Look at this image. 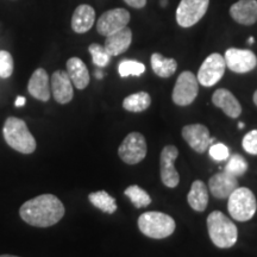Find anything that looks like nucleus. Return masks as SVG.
Instances as JSON below:
<instances>
[{
	"instance_id": "1",
	"label": "nucleus",
	"mask_w": 257,
	"mask_h": 257,
	"mask_svg": "<svg viewBox=\"0 0 257 257\" xmlns=\"http://www.w3.org/2000/svg\"><path fill=\"white\" fill-rule=\"evenodd\" d=\"M62 201L54 194H42L22 205L19 216L35 227H49L59 223L64 216Z\"/></svg>"
},
{
	"instance_id": "2",
	"label": "nucleus",
	"mask_w": 257,
	"mask_h": 257,
	"mask_svg": "<svg viewBox=\"0 0 257 257\" xmlns=\"http://www.w3.org/2000/svg\"><path fill=\"white\" fill-rule=\"evenodd\" d=\"M3 135L8 146L16 152L29 155L36 150V140L29 131L25 121L17 117H9L5 120Z\"/></svg>"
},
{
	"instance_id": "3",
	"label": "nucleus",
	"mask_w": 257,
	"mask_h": 257,
	"mask_svg": "<svg viewBox=\"0 0 257 257\" xmlns=\"http://www.w3.org/2000/svg\"><path fill=\"white\" fill-rule=\"evenodd\" d=\"M207 230L212 243L220 249L231 248L238 238L237 226L220 211H213L207 217Z\"/></svg>"
},
{
	"instance_id": "4",
	"label": "nucleus",
	"mask_w": 257,
	"mask_h": 257,
	"mask_svg": "<svg viewBox=\"0 0 257 257\" xmlns=\"http://www.w3.org/2000/svg\"><path fill=\"white\" fill-rule=\"evenodd\" d=\"M141 232L154 239H163L174 233L175 220L162 212L150 211L141 214L138 218Z\"/></svg>"
},
{
	"instance_id": "5",
	"label": "nucleus",
	"mask_w": 257,
	"mask_h": 257,
	"mask_svg": "<svg viewBox=\"0 0 257 257\" xmlns=\"http://www.w3.org/2000/svg\"><path fill=\"white\" fill-rule=\"evenodd\" d=\"M227 199V210L234 220L244 223L255 216L257 200L255 194L249 188L237 187Z\"/></svg>"
},
{
	"instance_id": "6",
	"label": "nucleus",
	"mask_w": 257,
	"mask_h": 257,
	"mask_svg": "<svg viewBox=\"0 0 257 257\" xmlns=\"http://www.w3.org/2000/svg\"><path fill=\"white\" fill-rule=\"evenodd\" d=\"M147 141L142 134H128L118 149V155L126 165H137L147 156Z\"/></svg>"
},
{
	"instance_id": "7",
	"label": "nucleus",
	"mask_w": 257,
	"mask_h": 257,
	"mask_svg": "<svg viewBox=\"0 0 257 257\" xmlns=\"http://www.w3.org/2000/svg\"><path fill=\"white\" fill-rule=\"evenodd\" d=\"M199 93V82L197 76L189 70L179 75L173 89L172 99L178 106H188L195 100Z\"/></svg>"
},
{
	"instance_id": "8",
	"label": "nucleus",
	"mask_w": 257,
	"mask_h": 257,
	"mask_svg": "<svg viewBox=\"0 0 257 257\" xmlns=\"http://www.w3.org/2000/svg\"><path fill=\"white\" fill-rule=\"evenodd\" d=\"M210 0H181L176 10V22L181 28H191L207 12Z\"/></svg>"
},
{
	"instance_id": "9",
	"label": "nucleus",
	"mask_w": 257,
	"mask_h": 257,
	"mask_svg": "<svg viewBox=\"0 0 257 257\" xmlns=\"http://www.w3.org/2000/svg\"><path fill=\"white\" fill-rule=\"evenodd\" d=\"M225 69H226V63L224 56L217 53L211 54L200 66L197 75L198 82L204 87H212L223 78Z\"/></svg>"
},
{
	"instance_id": "10",
	"label": "nucleus",
	"mask_w": 257,
	"mask_h": 257,
	"mask_svg": "<svg viewBox=\"0 0 257 257\" xmlns=\"http://www.w3.org/2000/svg\"><path fill=\"white\" fill-rule=\"evenodd\" d=\"M130 22V14L125 9H112L100 16L96 23V30L102 36L107 37L114 32L127 27Z\"/></svg>"
},
{
	"instance_id": "11",
	"label": "nucleus",
	"mask_w": 257,
	"mask_h": 257,
	"mask_svg": "<svg viewBox=\"0 0 257 257\" xmlns=\"http://www.w3.org/2000/svg\"><path fill=\"white\" fill-rule=\"evenodd\" d=\"M181 134L188 146L198 154L206 153L210 146L216 142L214 138H211L210 130L202 124L186 125Z\"/></svg>"
},
{
	"instance_id": "12",
	"label": "nucleus",
	"mask_w": 257,
	"mask_h": 257,
	"mask_svg": "<svg viewBox=\"0 0 257 257\" xmlns=\"http://www.w3.org/2000/svg\"><path fill=\"white\" fill-rule=\"evenodd\" d=\"M179 156L178 148L174 146H167L162 149L160 157L161 180L165 186L169 188H175L180 182V175L175 169V160Z\"/></svg>"
},
{
	"instance_id": "13",
	"label": "nucleus",
	"mask_w": 257,
	"mask_h": 257,
	"mask_svg": "<svg viewBox=\"0 0 257 257\" xmlns=\"http://www.w3.org/2000/svg\"><path fill=\"white\" fill-rule=\"evenodd\" d=\"M226 68L233 73H249L257 66V57L251 50L230 48L225 51L224 56Z\"/></svg>"
},
{
	"instance_id": "14",
	"label": "nucleus",
	"mask_w": 257,
	"mask_h": 257,
	"mask_svg": "<svg viewBox=\"0 0 257 257\" xmlns=\"http://www.w3.org/2000/svg\"><path fill=\"white\" fill-rule=\"evenodd\" d=\"M237 187H238V180L225 170L214 174L208 181V188L212 195L217 199H227Z\"/></svg>"
},
{
	"instance_id": "15",
	"label": "nucleus",
	"mask_w": 257,
	"mask_h": 257,
	"mask_svg": "<svg viewBox=\"0 0 257 257\" xmlns=\"http://www.w3.org/2000/svg\"><path fill=\"white\" fill-rule=\"evenodd\" d=\"M51 92L54 99L59 104H68L72 101L74 91L73 83L70 81L68 74L64 70H56L51 75Z\"/></svg>"
},
{
	"instance_id": "16",
	"label": "nucleus",
	"mask_w": 257,
	"mask_h": 257,
	"mask_svg": "<svg viewBox=\"0 0 257 257\" xmlns=\"http://www.w3.org/2000/svg\"><path fill=\"white\" fill-rule=\"evenodd\" d=\"M230 16L242 25L255 24L257 22V0H238L230 8Z\"/></svg>"
},
{
	"instance_id": "17",
	"label": "nucleus",
	"mask_w": 257,
	"mask_h": 257,
	"mask_svg": "<svg viewBox=\"0 0 257 257\" xmlns=\"http://www.w3.org/2000/svg\"><path fill=\"white\" fill-rule=\"evenodd\" d=\"M212 102L230 118H237L242 113V106L239 101L232 93L225 88H219L213 93Z\"/></svg>"
},
{
	"instance_id": "18",
	"label": "nucleus",
	"mask_w": 257,
	"mask_h": 257,
	"mask_svg": "<svg viewBox=\"0 0 257 257\" xmlns=\"http://www.w3.org/2000/svg\"><path fill=\"white\" fill-rule=\"evenodd\" d=\"M28 91L35 99L41 101H48L50 99L49 76L46 69L38 68L32 73L28 83Z\"/></svg>"
},
{
	"instance_id": "19",
	"label": "nucleus",
	"mask_w": 257,
	"mask_h": 257,
	"mask_svg": "<svg viewBox=\"0 0 257 257\" xmlns=\"http://www.w3.org/2000/svg\"><path fill=\"white\" fill-rule=\"evenodd\" d=\"M131 42H133V31L125 27L121 30L106 37L104 48L111 57L118 56L128 49Z\"/></svg>"
},
{
	"instance_id": "20",
	"label": "nucleus",
	"mask_w": 257,
	"mask_h": 257,
	"mask_svg": "<svg viewBox=\"0 0 257 257\" xmlns=\"http://www.w3.org/2000/svg\"><path fill=\"white\" fill-rule=\"evenodd\" d=\"M67 74L73 86L78 89H85L89 83V73L85 62L79 57H70L67 61Z\"/></svg>"
},
{
	"instance_id": "21",
	"label": "nucleus",
	"mask_w": 257,
	"mask_h": 257,
	"mask_svg": "<svg viewBox=\"0 0 257 257\" xmlns=\"http://www.w3.org/2000/svg\"><path fill=\"white\" fill-rule=\"evenodd\" d=\"M95 22V11L89 5H80L74 11L72 17V29L76 34L89 31Z\"/></svg>"
},
{
	"instance_id": "22",
	"label": "nucleus",
	"mask_w": 257,
	"mask_h": 257,
	"mask_svg": "<svg viewBox=\"0 0 257 257\" xmlns=\"http://www.w3.org/2000/svg\"><path fill=\"white\" fill-rule=\"evenodd\" d=\"M208 191L206 185L200 180L194 181L191 186V191L187 195V201L193 210L204 212L208 205Z\"/></svg>"
},
{
	"instance_id": "23",
	"label": "nucleus",
	"mask_w": 257,
	"mask_h": 257,
	"mask_svg": "<svg viewBox=\"0 0 257 257\" xmlns=\"http://www.w3.org/2000/svg\"><path fill=\"white\" fill-rule=\"evenodd\" d=\"M150 62H152L154 73L160 78H170L178 68V63L174 59H168L159 53L153 54Z\"/></svg>"
},
{
	"instance_id": "24",
	"label": "nucleus",
	"mask_w": 257,
	"mask_h": 257,
	"mask_svg": "<svg viewBox=\"0 0 257 257\" xmlns=\"http://www.w3.org/2000/svg\"><path fill=\"white\" fill-rule=\"evenodd\" d=\"M88 200L93 206L105 212V213H114L117 211V202L106 191L93 192L88 195Z\"/></svg>"
},
{
	"instance_id": "25",
	"label": "nucleus",
	"mask_w": 257,
	"mask_h": 257,
	"mask_svg": "<svg viewBox=\"0 0 257 257\" xmlns=\"http://www.w3.org/2000/svg\"><path fill=\"white\" fill-rule=\"evenodd\" d=\"M152 105V96L147 92H138L126 96L123 101V107L128 112H143Z\"/></svg>"
},
{
	"instance_id": "26",
	"label": "nucleus",
	"mask_w": 257,
	"mask_h": 257,
	"mask_svg": "<svg viewBox=\"0 0 257 257\" xmlns=\"http://www.w3.org/2000/svg\"><path fill=\"white\" fill-rule=\"evenodd\" d=\"M124 194L130 199V201L133 202V205L136 208L147 207L149 206L150 202H152V198H150V195L137 185L128 186V187L125 189Z\"/></svg>"
},
{
	"instance_id": "27",
	"label": "nucleus",
	"mask_w": 257,
	"mask_h": 257,
	"mask_svg": "<svg viewBox=\"0 0 257 257\" xmlns=\"http://www.w3.org/2000/svg\"><path fill=\"white\" fill-rule=\"evenodd\" d=\"M224 170L229 174L236 176H242L246 173L248 170V162L239 154H234V155L229 156V161H227L226 166H225Z\"/></svg>"
},
{
	"instance_id": "28",
	"label": "nucleus",
	"mask_w": 257,
	"mask_h": 257,
	"mask_svg": "<svg viewBox=\"0 0 257 257\" xmlns=\"http://www.w3.org/2000/svg\"><path fill=\"white\" fill-rule=\"evenodd\" d=\"M118 72L121 78L127 76H141L146 72V66L142 62L134 60H123L118 66Z\"/></svg>"
},
{
	"instance_id": "29",
	"label": "nucleus",
	"mask_w": 257,
	"mask_h": 257,
	"mask_svg": "<svg viewBox=\"0 0 257 257\" xmlns=\"http://www.w3.org/2000/svg\"><path fill=\"white\" fill-rule=\"evenodd\" d=\"M88 51L92 55L93 63H94L96 67H99V68H104V67H106L110 63L111 56L108 55V53L106 51L105 48L100 46V44H91V46L88 47Z\"/></svg>"
},
{
	"instance_id": "30",
	"label": "nucleus",
	"mask_w": 257,
	"mask_h": 257,
	"mask_svg": "<svg viewBox=\"0 0 257 257\" xmlns=\"http://www.w3.org/2000/svg\"><path fill=\"white\" fill-rule=\"evenodd\" d=\"M14 73V59L9 51L0 50V78L8 79Z\"/></svg>"
},
{
	"instance_id": "31",
	"label": "nucleus",
	"mask_w": 257,
	"mask_h": 257,
	"mask_svg": "<svg viewBox=\"0 0 257 257\" xmlns=\"http://www.w3.org/2000/svg\"><path fill=\"white\" fill-rule=\"evenodd\" d=\"M208 153H210L211 159L214 161H225L230 156L229 148L223 143H213L208 148Z\"/></svg>"
},
{
	"instance_id": "32",
	"label": "nucleus",
	"mask_w": 257,
	"mask_h": 257,
	"mask_svg": "<svg viewBox=\"0 0 257 257\" xmlns=\"http://www.w3.org/2000/svg\"><path fill=\"white\" fill-rule=\"evenodd\" d=\"M242 146L243 149L250 155H257V128L250 131L244 136Z\"/></svg>"
},
{
	"instance_id": "33",
	"label": "nucleus",
	"mask_w": 257,
	"mask_h": 257,
	"mask_svg": "<svg viewBox=\"0 0 257 257\" xmlns=\"http://www.w3.org/2000/svg\"><path fill=\"white\" fill-rule=\"evenodd\" d=\"M124 2L134 9H143L147 5V0H124Z\"/></svg>"
},
{
	"instance_id": "34",
	"label": "nucleus",
	"mask_w": 257,
	"mask_h": 257,
	"mask_svg": "<svg viewBox=\"0 0 257 257\" xmlns=\"http://www.w3.org/2000/svg\"><path fill=\"white\" fill-rule=\"evenodd\" d=\"M25 101H27V100H25L24 96H18V98L16 99L15 104H16V106H17V107H22V106L25 105Z\"/></svg>"
},
{
	"instance_id": "35",
	"label": "nucleus",
	"mask_w": 257,
	"mask_h": 257,
	"mask_svg": "<svg viewBox=\"0 0 257 257\" xmlns=\"http://www.w3.org/2000/svg\"><path fill=\"white\" fill-rule=\"evenodd\" d=\"M252 100H253V104H255L257 106V89L256 92L253 93V96H252Z\"/></svg>"
},
{
	"instance_id": "36",
	"label": "nucleus",
	"mask_w": 257,
	"mask_h": 257,
	"mask_svg": "<svg viewBox=\"0 0 257 257\" xmlns=\"http://www.w3.org/2000/svg\"><path fill=\"white\" fill-rule=\"evenodd\" d=\"M95 75H96V78H98V79L102 78V73L100 72V70H99V72H95Z\"/></svg>"
},
{
	"instance_id": "37",
	"label": "nucleus",
	"mask_w": 257,
	"mask_h": 257,
	"mask_svg": "<svg viewBox=\"0 0 257 257\" xmlns=\"http://www.w3.org/2000/svg\"><path fill=\"white\" fill-rule=\"evenodd\" d=\"M167 4H168L167 0H162V2H161V6H167Z\"/></svg>"
},
{
	"instance_id": "38",
	"label": "nucleus",
	"mask_w": 257,
	"mask_h": 257,
	"mask_svg": "<svg viewBox=\"0 0 257 257\" xmlns=\"http://www.w3.org/2000/svg\"><path fill=\"white\" fill-rule=\"evenodd\" d=\"M0 257H19V256H14V255H0Z\"/></svg>"
},
{
	"instance_id": "39",
	"label": "nucleus",
	"mask_w": 257,
	"mask_h": 257,
	"mask_svg": "<svg viewBox=\"0 0 257 257\" xmlns=\"http://www.w3.org/2000/svg\"><path fill=\"white\" fill-rule=\"evenodd\" d=\"M238 127L239 128H243L244 127V123H238Z\"/></svg>"
},
{
	"instance_id": "40",
	"label": "nucleus",
	"mask_w": 257,
	"mask_h": 257,
	"mask_svg": "<svg viewBox=\"0 0 257 257\" xmlns=\"http://www.w3.org/2000/svg\"><path fill=\"white\" fill-rule=\"evenodd\" d=\"M249 43H250V44H252V43H253V38H252V37H250V38H249Z\"/></svg>"
}]
</instances>
